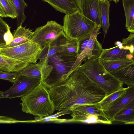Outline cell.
I'll list each match as a JSON object with an SVG mask.
<instances>
[{"mask_svg":"<svg viewBox=\"0 0 134 134\" xmlns=\"http://www.w3.org/2000/svg\"><path fill=\"white\" fill-rule=\"evenodd\" d=\"M70 110L72 118L70 121H71L88 124L112 123L99 103L77 105Z\"/></svg>","mask_w":134,"mask_h":134,"instance_id":"obj_6","label":"cell"},{"mask_svg":"<svg viewBox=\"0 0 134 134\" xmlns=\"http://www.w3.org/2000/svg\"><path fill=\"white\" fill-rule=\"evenodd\" d=\"M1 70H0V72H1Z\"/></svg>","mask_w":134,"mask_h":134,"instance_id":"obj_38","label":"cell"},{"mask_svg":"<svg viewBox=\"0 0 134 134\" xmlns=\"http://www.w3.org/2000/svg\"><path fill=\"white\" fill-rule=\"evenodd\" d=\"M3 91H0V96H1V94L3 93Z\"/></svg>","mask_w":134,"mask_h":134,"instance_id":"obj_36","label":"cell"},{"mask_svg":"<svg viewBox=\"0 0 134 134\" xmlns=\"http://www.w3.org/2000/svg\"><path fill=\"white\" fill-rule=\"evenodd\" d=\"M28 63L12 59L0 54V70L6 72H18Z\"/></svg>","mask_w":134,"mask_h":134,"instance_id":"obj_16","label":"cell"},{"mask_svg":"<svg viewBox=\"0 0 134 134\" xmlns=\"http://www.w3.org/2000/svg\"><path fill=\"white\" fill-rule=\"evenodd\" d=\"M49 3L56 10L66 14H70L79 9L75 0H42Z\"/></svg>","mask_w":134,"mask_h":134,"instance_id":"obj_17","label":"cell"},{"mask_svg":"<svg viewBox=\"0 0 134 134\" xmlns=\"http://www.w3.org/2000/svg\"><path fill=\"white\" fill-rule=\"evenodd\" d=\"M76 1H84V0H75Z\"/></svg>","mask_w":134,"mask_h":134,"instance_id":"obj_37","label":"cell"},{"mask_svg":"<svg viewBox=\"0 0 134 134\" xmlns=\"http://www.w3.org/2000/svg\"><path fill=\"white\" fill-rule=\"evenodd\" d=\"M123 49L129 50L130 53L134 55V33H130L128 37L122 40Z\"/></svg>","mask_w":134,"mask_h":134,"instance_id":"obj_27","label":"cell"},{"mask_svg":"<svg viewBox=\"0 0 134 134\" xmlns=\"http://www.w3.org/2000/svg\"><path fill=\"white\" fill-rule=\"evenodd\" d=\"M78 40L70 38L64 34L61 40V50L58 54L68 53L77 54L78 48Z\"/></svg>","mask_w":134,"mask_h":134,"instance_id":"obj_21","label":"cell"},{"mask_svg":"<svg viewBox=\"0 0 134 134\" xmlns=\"http://www.w3.org/2000/svg\"><path fill=\"white\" fill-rule=\"evenodd\" d=\"M102 26L98 25L91 32L88 43L77 58L72 69L71 72L84 62L93 58H98L103 49L102 44L97 39L100 33Z\"/></svg>","mask_w":134,"mask_h":134,"instance_id":"obj_10","label":"cell"},{"mask_svg":"<svg viewBox=\"0 0 134 134\" xmlns=\"http://www.w3.org/2000/svg\"><path fill=\"white\" fill-rule=\"evenodd\" d=\"M134 100V85L129 86L124 93L105 110L104 113L112 121L116 114Z\"/></svg>","mask_w":134,"mask_h":134,"instance_id":"obj_12","label":"cell"},{"mask_svg":"<svg viewBox=\"0 0 134 134\" xmlns=\"http://www.w3.org/2000/svg\"><path fill=\"white\" fill-rule=\"evenodd\" d=\"M79 9L63 19V31L68 37L79 40L90 34L98 26Z\"/></svg>","mask_w":134,"mask_h":134,"instance_id":"obj_5","label":"cell"},{"mask_svg":"<svg viewBox=\"0 0 134 134\" xmlns=\"http://www.w3.org/2000/svg\"><path fill=\"white\" fill-rule=\"evenodd\" d=\"M26 121L19 120L9 117L0 116V124H14Z\"/></svg>","mask_w":134,"mask_h":134,"instance_id":"obj_31","label":"cell"},{"mask_svg":"<svg viewBox=\"0 0 134 134\" xmlns=\"http://www.w3.org/2000/svg\"><path fill=\"white\" fill-rule=\"evenodd\" d=\"M115 45L117 46L118 47L121 49H123V46L122 43L119 41L115 42L114 43Z\"/></svg>","mask_w":134,"mask_h":134,"instance_id":"obj_35","label":"cell"},{"mask_svg":"<svg viewBox=\"0 0 134 134\" xmlns=\"http://www.w3.org/2000/svg\"><path fill=\"white\" fill-rule=\"evenodd\" d=\"M19 75L18 72H6L1 71L0 72V79L7 80L13 83Z\"/></svg>","mask_w":134,"mask_h":134,"instance_id":"obj_29","label":"cell"},{"mask_svg":"<svg viewBox=\"0 0 134 134\" xmlns=\"http://www.w3.org/2000/svg\"><path fill=\"white\" fill-rule=\"evenodd\" d=\"M0 2L5 10L7 17L13 19L16 18L15 8L11 0H0Z\"/></svg>","mask_w":134,"mask_h":134,"instance_id":"obj_26","label":"cell"},{"mask_svg":"<svg viewBox=\"0 0 134 134\" xmlns=\"http://www.w3.org/2000/svg\"><path fill=\"white\" fill-rule=\"evenodd\" d=\"M63 31V26L54 21H48L36 29L31 40L42 48L57 38Z\"/></svg>","mask_w":134,"mask_h":134,"instance_id":"obj_9","label":"cell"},{"mask_svg":"<svg viewBox=\"0 0 134 134\" xmlns=\"http://www.w3.org/2000/svg\"><path fill=\"white\" fill-rule=\"evenodd\" d=\"M0 16L2 17H7L5 10L0 2Z\"/></svg>","mask_w":134,"mask_h":134,"instance_id":"obj_34","label":"cell"},{"mask_svg":"<svg viewBox=\"0 0 134 134\" xmlns=\"http://www.w3.org/2000/svg\"><path fill=\"white\" fill-rule=\"evenodd\" d=\"M100 1L103 0H100Z\"/></svg>","mask_w":134,"mask_h":134,"instance_id":"obj_39","label":"cell"},{"mask_svg":"<svg viewBox=\"0 0 134 134\" xmlns=\"http://www.w3.org/2000/svg\"><path fill=\"white\" fill-rule=\"evenodd\" d=\"M42 48L31 40L16 46L0 48V54L29 63H35Z\"/></svg>","mask_w":134,"mask_h":134,"instance_id":"obj_7","label":"cell"},{"mask_svg":"<svg viewBox=\"0 0 134 134\" xmlns=\"http://www.w3.org/2000/svg\"><path fill=\"white\" fill-rule=\"evenodd\" d=\"M110 5V1L103 0L100 1V6L102 26L104 34L103 41L109 30L110 24L109 14Z\"/></svg>","mask_w":134,"mask_h":134,"instance_id":"obj_22","label":"cell"},{"mask_svg":"<svg viewBox=\"0 0 134 134\" xmlns=\"http://www.w3.org/2000/svg\"><path fill=\"white\" fill-rule=\"evenodd\" d=\"M9 26L6 22L0 16V47L6 44L4 40L3 36Z\"/></svg>","mask_w":134,"mask_h":134,"instance_id":"obj_28","label":"cell"},{"mask_svg":"<svg viewBox=\"0 0 134 134\" xmlns=\"http://www.w3.org/2000/svg\"><path fill=\"white\" fill-rule=\"evenodd\" d=\"M114 121L122 122L126 124H134V100L116 114Z\"/></svg>","mask_w":134,"mask_h":134,"instance_id":"obj_19","label":"cell"},{"mask_svg":"<svg viewBox=\"0 0 134 134\" xmlns=\"http://www.w3.org/2000/svg\"><path fill=\"white\" fill-rule=\"evenodd\" d=\"M110 73L128 86L134 85V64L114 71Z\"/></svg>","mask_w":134,"mask_h":134,"instance_id":"obj_18","label":"cell"},{"mask_svg":"<svg viewBox=\"0 0 134 134\" xmlns=\"http://www.w3.org/2000/svg\"><path fill=\"white\" fill-rule=\"evenodd\" d=\"M126 19V28L134 33V0H122Z\"/></svg>","mask_w":134,"mask_h":134,"instance_id":"obj_20","label":"cell"},{"mask_svg":"<svg viewBox=\"0 0 134 134\" xmlns=\"http://www.w3.org/2000/svg\"><path fill=\"white\" fill-rule=\"evenodd\" d=\"M126 88L122 87L106 96L99 103L103 111L109 108L125 91Z\"/></svg>","mask_w":134,"mask_h":134,"instance_id":"obj_25","label":"cell"},{"mask_svg":"<svg viewBox=\"0 0 134 134\" xmlns=\"http://www.w3.org/2000/svg\"><path fill=\"white\" fill-rule=\"evenodd\" d=\"M91 33L78 40V48L77 54L78 57L82 53L87 46L90 38Z\"/></svg>","mask_w":134,"mask_h":134,"instance_id":"obj_30","label":"cell"},{"mask_svg":"<svg viewBox=\"0 0 134 134\" xmlns=\"http://www.w3.org/2000/svg\"><path fill=\"white\" fill-rule=\"evenodd\" d=\"M98 58L106 60L134 59V55L129 50L120 49L117 46L109 48L103 49Z\"/></svg>","mask_w":134,"mask_h":134,"instance_id":"obj_13","label":"cell"},{"mask_svg":"<svg viewBox=\"0 0 134 134\" xmlns=\"http://www.w3.org/2000/svg\"><path fill=\"white\" fill-rule=\"evenodd\" d=\"M41 82L39 79L19 74L13 85L9 89L3 92L0 99L21 98L29 93Z\"/></svg>","mask_w":134,"mask_h":134,"instance_id":"obj_8","label":"cell"},{"mask_svg":"<svg viewBox=\"0 0 134 134\" xmlns=\"http://www.w3.org/2000/svg\"><path fill=\"white\" fill-rule=\"evenodd\" d=\"M99 59L105 69L110 73L114 71L134 64V59H125L115 60H106Z\"/></svg>","mask_w":134,"mask_h":134,"instance_id":"obj_23","label":"cell"},{"mask_svg":"<svg viewBox=\"0 0 134 134\" xmlns=\"http://www.w3.org/2000/svg\"><path fill=\"white\" fill-rule=\"evenodd\" d=\"M77 57L76 54L57 53L48 59V63L52 66L53 69L43 83L48 89L68 78Z\"/></svg>","mask_w":134,"mask_h":134,"instance_id":"obj_4","label":"cell"},{"mask_svg":"<svg viewBox=\"0 0 134 134\" xmlns=\"http://www.w3.org/2000/svg\"><path fill=\"white\" fill-rule=\"evenodd\" d=\"M23 112L40 118L48 117L54 112L48 88L42 81L31 92L21 98Z\"/></svg>","mask_w":134,"mask_h":134,"instance_id":"obj_2","label":"cell"},{"mask_svg":"<svg viewBox=\"0 0 134 134\" xmlns=\"http://www.w3.org/2000/svg\"><path fill=\"white\" fill-rule=\"evenodd\" d=\"M10 27L9 26L7 32L4 34L3 39L6 44H10L12 42L13 39V35L10 30Z\"/></svg>","mask_w":134,"mask_h":134,"instance_id":"obj_32","label":"cell"},{"mask_svg":"<svg viewBox=\"0 0 134 134\" xmlns=\"http://www.w3.org/2000/svg\"><path fill=\"white\" fill-rule=\"evenodd\" d=\"M77 68L103 90L106 96L123 87L124 84L105 69L98 58L88 60Z\"/></svg>","mask_w":134,"mask_h":134,"instance_id":"obj_3","label":"cell"},{"mask_svg":"<svg viewBox=\"0 0 134 134\" xmlns=\"http://www.w3.org/2000/svg\"><path fill=\"white\" fill-rule=\"evenodd\" d=\"M100 0H85L83 13L88 18L98 25L102 26Z\"/></svg>","mask_w":134,"mask_h":134,"instance_id":"obj_14","label":"cell"},{"mask_svg":"<svg viewBox=\"0 0 134 134\" xmlns=\"http://www.w3.org/2000/svg\"><path fill=\"white\" fill-rule=\"evenodd\" d=\"M13 39L10 44L2 46L0 48L12 47L22 44L31 40L33 32L29 28L26 29L21 25L14 30L13 33Z\"/></svg>","mask_w":134,"mask_h":134,"instance_id":"obj_15","label":"cell"},{"mask_svg":"<svg viewBox=\"0 0 134 134\" xmlns=\"http://www.w3.org/2000/svg\"><path fill=\"white\" fill-rule=\"evenodd\" d=\"M51 96L56 109L63 111L77 105L99 103L106 93L77 68L67 79L51 88Z\"/></svg>","mask_w":134,"mask_h":134,"instance_id":"obj_1","label":"cell"},{"mask_svg":"<svg viewBox=\"0 0 134 134\" xmlns=\"http://www.w3.org/2000/svg\"><path fill=\"white\" fill-rule=\"evenodd\" d=\"M52 66L48 61L30 63L18 72L19 74L42 80L44 83L52 71Z\"/></svg>","mask_w":134,"mask_h":134,"instance_id":"obj_11","label":"cell"},{"mask_svg":"<svg viewBox=\"0 0 134 134\" xmlns=\"http://www.w3.org/2000/svg\"><path fill=\"white\" fill-rule=\"evenodd\" d=\"M71 111L70 110L61 111L59 113L54 115H53L51 116V115L48 117L50 118H55V117H58L60 115L67 114L71 113Z\"/></svg>","mask_w":134,"mask_h":134,"instance_id":"obj_33","label":"cell"},{"mask_svg":"<svg viewBox=\"0 0 134 134\" xmlns=\"http://www.w3.org/2000/svg\"><path fill=\"white\" fill-rule=\"evenodd\" d=\"M15 7L17 14V25L18 27L22 25L26 17L24 14L25 8L27 4L24 0H11Z\"/></svg>","mask_w":134,"mask_h":134,"instance_id":"obj_24","label":"cell"}]
</instances>
